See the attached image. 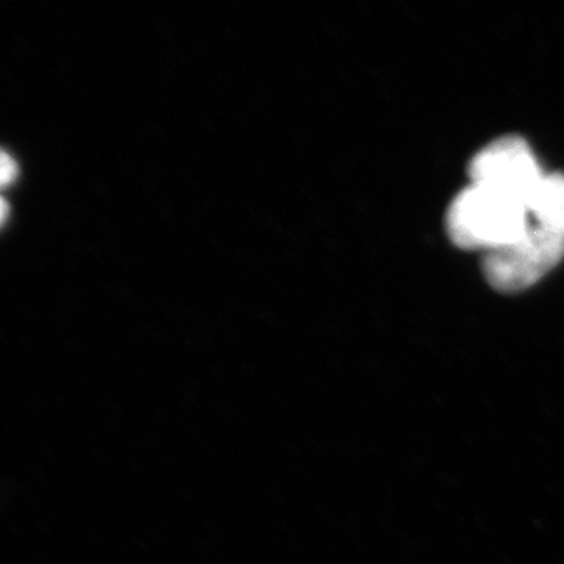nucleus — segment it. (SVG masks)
Wrapping results in <instances>:
<instances>
[{
	"mask_svg": "<svg viewBox=\"0 0 564 564\" xmlns=\"http://www.w3.org/2000/svg\"><path fill=\"white\" fill-rule=\"evenodd\" d=\"M527 207L538 226L564 239V174H544Z\"/></svg>",
	"mask_w": 564,
	"mask_h": 564,
	"instance_id": "nucleus-4",
	"label": "nucleus"
},
{
	"mask_svg": "<svg viewBox=\"0 0 564 564\" xmlns=\"http://www.w3.org/2000/svg\"><path fill=\"white\" fill-rule=\"evenodd\" d=\"M17 176V166H14V162L11 161L9 154L3 152L2 155V182L3 185L10 184L11 181Z\"/></svg>",
	"mask_w": 564,
	"mask_h": 564,
	"instance_id": "nucleus-5",
	"label": "nucleus"
},
{
	"mask_svg": "<svg viewBox=\"0 0 564 564\" xmlns=\"http://www.w3.org/2000/svg\"><path fill=\"white\" fill-rule=\"evenodd\" d=\"M473 184L488 185L527 204L544 177L529 144L521 137H502L489 143L469 165Z\"/></svg>",
	"mask_w": 564,
	"mask_h": 564,
	"instance_id": "nucleus-3",
	"label": "nucleus"
},
{
	"mask_svg": "<svg viewBox=\"0 0 564 564\" xmlns=\"http://www.w3.org/2000/svg\"><path fill=\"white\" fill-rule=\"evenodd\" d=\"M7 217V204L6 202H2V218L6 220Z\"/></svg>",
	"mask_w": 564,
	"mask_h": 564,
	"instance_id": "nucleus-6",
	"label": "nucleus"
},
{
	"mask_svg": "<svg viewBox=\"0 0 564 564\" xmlns=\"http://www.w3.org/2000/svg\"><path fill=\"white\" fill-rule=\"evenodd\" d=\"M563 256V237L532 225L513 242L485 252L484 272L494 289L514 293L536 284Z\"/></svg>",
	"mask_w": 564,
	"mask_h": 564,
	"instance_id": "nucleus-2",
	"label": "nucleus"
},
{
	"mask_svg": "<svg viewBox=\"0 0 564 564\" xmlns=\"http://www.w3.org/2000/svg\"><path fill=\"white\" fill-rule=\"evenodd\" d=\"M530 226L529 207L522 199L481 184L464 188L447 214L448 236L463 250H496Z\"/></svg>",
	"mask_w": 564,
	"mask_h": 564,
	"instance_id": "nucleus-1",
	"label": "nucleus"
}]
</instances>
